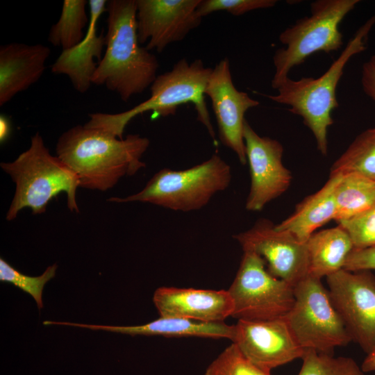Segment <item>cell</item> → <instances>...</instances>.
I'll use <instances>...</instances> for the list:
<instances>
[{
    "instance_id": "6da1fadb",
    "label": "cell",
    "mask_w": 375,
    "mask_h": 375,
    "mask_svg": "<svg viewBox=\"0 0 375 375\" xmlns=\"http://www.w3.org/2000/svg\"><path fill=\"white\" fill-rule=\"evenodd\" d=\"M149 144L139 134L121 139L103 129L76 125L60 135L56 153L76 174L79 187L104 192L146 167L142 158Z\"/></svg>"
},
{
    "instance_id": "7a4b0ae2",
    "label": "cell",
    "mask_w": 375,
    "mask_h": 375,
    "mask_svg": "<svg viewBox=\"0 0 375 375\" xmlns=\"http://www.w3.org/2000/svg\"><path fill=\"white\" fill-rule=\"evenodd\" d=\"M106 50L92 83L105 85L126 102L157 77L156 56L138 40L136 0H110L106 5Z\"/></svg>"
},
{
    "instance_id": "3957f363",
    "label": "cell",
    "mask_w": 375,
    "mask_h": 375,
    "mask_svg": "<svg viewBox=\"0 0 375 375\" xmlns=\"http://www.w3.org/2000/svg\"><path fill=\"white\" fill-rule=\"evenodd\" d=\"M212 69L206 67L201 59L189 62L182 58L170 71L157 76L150 86L151 96L148 99L122 112L90 114V119L84 126L103 129L122 139L126 126L135 117L147 111L160 117L174 115L180 106L190 103L194 106L197 120L215 140L204 93Z\"/></svg>"
},
{
    "instance_id": "277c9868",
    "label": "cell",
    "mask_w": 375,
    "mask_h": 375,
    "mask_svg": "<svg viewBox=\"0 0 375 375\" xmlns=\"http://www.w3.org/2000/svg\"><path fill=\"white\" fill-rule=\"evenodd\" d=\"M374 24L375 15L356 31L339 56L320 76L299 80L287 77L276 89L277 94L267 95L276 103L290 106V112L302 118L314 135L317 150L324 156L328 153V130L333 124L331 114L339 106L336 98L338 83L349 60L366 49L368 35Z\"/></svg>"
},
{
    "instance_id": "5b68a950",
    "label": "cell",
    "mask_w": 375,
    "mask_h": 375,
    "mask_svg": "<svg viewBox=\"0 0 375 375\" xmlns=\"http://www.w3.org/2000/svg\"><path fill=\"white\" fill-rule=\"evenodd\" d=\"M0 167L15 184L6 220L15 219L25 208H31L33 215L44 213L49 202L61 192L67 194L68 209L79 212L78 176L57 156L51 154L39 132L31 137L28 149L12 162H1Z\"/></svg>"
},
{
    "instance_id": "8992f818",
    "label": "cell",
    "mask_w": 375,
    "mask_h": 375,
    "mask_svg": "<svg viewBox=\"0 0 375 375\" xmlns=\"http://www.w3.org/2000/svg\"><path fill=\"white\" fill-rule=\"evenodd\" d=\"M230 165L218 154L192 167L156 172L144 188L126 197H110L115 203H149L174 211L190 212L206 206L218 192L230 185Z\"/></svg>"
},
{
    "instance_id": "52a82bcc",
    "label": "cell",
    "mask_w": 375,
    "mask_h": 375,
    "mask_svg": "<svg viewBox=\"0 0 375 375\" xmlns=\"http://www.w3.org/2000/svg\"><path fill=\"white\" fill-rule=\"evenodd\" d=\"M359 0H317L310 3V15L298 19L279 35L285 46L273 56L275 69L272 88L276 89L290 71L312 54L336 51L343 44L339 26Z\"/></svg>"
},
{
    "instance_id": "ba28073f",
    "label": "cell",
    "mask_w": 375,
    "mask_h": 375,
    "mask_svg": "<svg viewBox=\"0 0 375 375\" xmlns=\"http://www.w3.org/2000/svg\"><path fill=\"white\" fill-rule=\"evenodd\" d=\"M294 302L284 317L303 349L333 355L352 342L321 278L308 274L294 287Z\"/></svg>"
},
{
    "instance_id": "9c48e42d",
    "label": "cell",
    "mask_w": 375,
    "mask_h": 375,
    "mask_svg": "<svg viewBox=\"0 0 375 375\" xmlns=\"http://www.w3.org/2000/svg\"><path fill=\"white\" fill-rule=\"evenodd\" d=\"M264 259L244 251L235 277L227 290L233 299L231 317L238 320L284 318L294 302V287L272 275Z\"/></svg>"
},
{
    "instance_id": "30bf717a",
    "label": "cell",
    "mask_w": 375,
    "mask_h": 375,
    "mask_svg": "<svg viewBox=\"0 0 375 375\" xmlns=\"http://www.w3.org/2000/svg\"><path fill=\"white\" fill-rule=\"evenodd\" d=\"M333 305L351 339L369 353L375 347V276L344 269L327 277Z\"/></svg>"
},
{
    "instance_id": "8fae6325",
    "label": "cell",
    "mask_w": 375,
    "mask_h": 375,
    "mask_svg": "<svg viewBox=\"0 0 375 375\" xmlns=\"http://www.w3.org/2000/svg\"><path fill=\"white\" fill-rule=\"evenodd\" d=\"M233 238L243 251L261 256L272 275L293 287L309 274L306 244L290 232L276 228L268 219H258L251 228Z\"/></svg>"
},
{
    "instance_id": "7c38bea8",
    "label": "cell",
    "mask_w": 375,
    "mask_h": 375,
    "mask_svg": "<svg viewBox=\"0 0 375 375\" xmlns=\"http://www.w3.org/2000/svg\"><path fill=\"white\" fill-rule=\"evenodd\" d=\"M244 140L251 186L245 208L260 211L290 187L292 174L283 165V147L276 140L259 135L246 119Z\"/></svg>"
},
{
    "instance_id": "4fadbf2b",
    "label": "cell",
    "mask_w": 375,
    "mask_h": 375,
    "mask_svg": "<svg viewBox=\"0 0 375 375\" xmlns=\"http://www.w3.org/2000/svg\"><path fill=\"white\" fill-rule=\"evenodd\" d=\"M204 93L211 101L222 144L235 153L242 165H246L244 115L258 106L259 101L236 89L228 58L222 59L212 68Z\"/></svg>"
},
{
    "instance_id": "5bb4252c",
    "label": "cell",
    "mask_w": 375,
    "mask_h": 375,
    "mask_svg": "<svg viewBox=\"0 0 375 375\" xmlns=\"http://www.w3.org/2000/svg\"><path fill=\"white\" fill-rule=\"evenodd\" d=\"M231 340L248 360L267 372L301 358L305 352L285 318L238 320Z\"/></svg>"
},
{
    "instance_id": "9a60e30c",
    "label": "cell",
    "mask_w": 375,
    "mask_h": 375,
    "mask_svg": "<svg viewBox=\"0 0 375 375\" xmlns=\"http://www.w3.org/2000/svg\"><path fill=\"white\" fill-rule=\"evenodd\" d=\"M201 0H136L137 28L140 44L162 52L182 41L202 20L197 12Z\"/></svg>"
},
{
    "instance_id": "2e32d148",
    "label": "cell",
    "mask_w": 375,
    "mask_h": 375,
    "mask_svg": "<svg viewBox=\"0 0 375 375\" xmlns=\"http://www.w3.org/2000/svg\"><path fill=\"white\" fill-rule=\"evenodd\" d=\"M160 317L201 322H223L231 317L233 299L228 290L160 287L153 297Z\"/></svg>"
},
{
    "instance_id": "e0dca14e",
    "label": "cell",
    "mask_w": 375,
    "mask_h": 375,
    "mask_svg": "<svg viewBox=\"0 0 375 375\" xmlns=\"http://www.w3.org/2000/svg\"><path fill=\"white\" fill-rule=\"evenodd\" d=\"M108 1L90 0V19L88 31L82 41L75 47L62 50L51 65V72L64 74L70 79L74 89L80 92H87L92 84V76L103 57L106 46V35L97 34V24L101 15L106 11Z\"/></svg>"
},
{
    "instance_id": "ac0fdd59",
    "label": "cell",
    "mask_w": 375,
    "mask_h": 375,
    "mask_svg": "<svg viewBox=\"0 0 375 375\" xmlns=\"http://www.w3.org/2000/svg\"><path fill=\"white\" fill-rule=\"evenodd\" d=\"M50 53V49L41 44L11 42L1 46L0 106L41 78Z\"/></svg>"
},
{
    "instance_id": "d6986e66",
    "label": "cell",
    "mask_w": 375,
    "mask_h": 375,
    "mask_svg": "<svg viewBox=\"0 0 375 375\" xmlns=\"http://www.w3.org/2000/svg\"><path fill=\"white\" fill-rule=\"evenodd\" d=\"M57 325L72 326L103 330L114 333L128 334L132 336L162 335L165 337H198L212 339L226 338L231 340L234 325L223 322H201L174 317H160L147 324L138 326H107L85 324L66 322H56Z\"/></svg>"
},
{
    "instance_id": "ffe728a7",
    "label": "cell",
    "mask_w": 375,
    "mask_h": 375,
    "mask_svg": "<svg viewBox=\"0 0 375 375\" xmlns=\"http://www.w3.org/2000/svg\"><path fill=\"white\" fill-rule=\"evenodd\" d=\"M341 176L330 175L320 190L306 197L296 206L291 215L275 225L276 228L290 232L306 243L318 228L334 220L336 212L335 190Z\"/></svg>"
},
{
    "instance_id": "44dd1931",
    "label": "cell",
    "mask_w": 375,
    "mask_h": 375,
    "mask_svg": "<svg viewBox=\"0 0 375 375\" xmlns=\"http://www.w3.org/2000/svg\"><path fill=\"white\" fill-rule=\"evenodd\" d=\"M306 244L309 274L321 279L342 269L354 248L349 233L339 224L314 233Z\"/></svg>"
},
{
    "instance_id": "7402d4cb",
    "label": "cell",
    "mask_w": 375,
    "mask_h": 375,
    "mask_svg": "<svg viewBox=\"0 0 375 375\" xmlns=\"http://www.w3.org/2000/svg\"><path fill=\"white\" fill-rule=\"evenodd\" d=\"M335 202L338 224L360 215L375 202V181L356 173L342 174L335 190Z\"/></svg>"
},
{
    "instance_id": "603a6c76",
    "label": "cell",
    "mask_w": 375,
    "mask_h": 375,
    "mask_svg": "<svg viewBox=\"0 0 375 375\" xmlns=\"http://www.w3.org/2000/svg\"><path fill=\"white\" fill-rule=\"evenodd\" d=\"M356 173L375 181V127L358 135L331 168V174Z\"/></svg>"
},
{
    "instance_id": "cb8c5ba5",
    "label": "cell",
    "mask_w": 375,
    "mask_h": 375,
    "mask_svg": "<svg viewBox=\"0 0 375 375\" xmlns=\"http://www.w3.org/2000/svg\"><path fill=\"white\" fill-rule=\"evenodd\" d=\"M85 0H65L58 22L49 31L48 40L62 50L69 49L84 38L83 29L89 23Z\"/></svg>"
},
{
    "instance_id": "d4e9b609",
    "label": "cell",
    "mask_w": 375,
    "mask_h": 375,
    "mask_svg": "<svg viewBox=\"0 0 375 375\" xmlns=\"http://www.w3.org/2000/svg\"><path fill=\"white\" fill-rule=\"evenodd\" d=\"M298 375H365L356 362L349 357H333V355L306 350Z\"/></svg>"
},
{
    "instance_id": "484cf974",
    "label": "cell",
    "mask_w": 375,
    "mask_h": 375,
    "mask_svg": "<svg viewBox=\"0 0 375 375\" xmlns=\"http://www.w3.org/2000/svg\"><path fill=\"white\" fill-rule=\"evenodd\" d=\"M58 266L53 264L49 266L44 273L38 276L25 275L3 258H0V281L14 285L30 294L35 301L39 310L43 308L42 291L44 285L56 275Z\"/></svg>"
},
{
    "instance_id": "4316f807",
    "label": "cell",
    "mask_w": 375,
    "mask_h": 375,
    "mask_svg": "<svg viewBox=\"0 0 375 375\" xmlns=\"http://www.w3.org/2000/svg\"><path fill=\"white\" fill-rule=\"evenodd\" d=\"M205 375H271L248 360L231 344L208 365Z\"/></svg>"
},
{
    "instance_id": "83f0119b",
    "label": "cell",
    "mask_w": 375,
    "mask_h": 375,
    "mask_svg": "<svg viewBox=\"0 0 375 375\" xmlns=\"http://www.w3.org/2000/svg\"><path fill=\"white\" fill-rule=\"evenodd\" d=\"M338 224L349 233L354 248L375 246V202L360 215Z\"/></svg>"
},
{
    "instance_id": "f1b7e54d",
    "label": "cell",
    "mask_w": 375,
    "mask_h": 375,
    "mask_svg": "<svg viewBox=\"0 0 375 375\" xmlns=\"http://www.w3.org/2000/svg\"><path fill=\"white\" fill-rule=\"evenodd\" d=\"M276 0H201L197 12L203 17L217 11L240 16L249 11L274 7Z\"/></svg>"
},
{
    "instance_id": "f546056e",
    "label": "cell",
    "mask_w": 375,
    "mask_h": 375,
    "mask_svg": "<svg viewBox=\"0 0 375 375\" xmlns=\"http://www.w3.org/2000/svg\"><path fill=\"white\" fill-rule=\"evenodd\" d=\"M343 269L350 272L375 270V246L353 248L347 256Z\"/></svg>"
},
{
    "instance_id": "4dcf8cb0",
    "label": "cell",
    "mask_w": 375,
    "mask_h": 375,
    "mask_svg": "<svg viewBox=\"0 0 375 375\" xmlns=\"http://www.w3.org/2000/svg\"><path fill=\"white\" fill-rule=\"evenodd\" d=\"M361 84L364 92L375 102V55L362 65Z\"/></svg>"
},
{
    "instance_id": "1f68e13d",
    "label": "cell",
    "mask_w": 375,
    "mask_h": 375,
    "mask_svg": "<svg viewBox=\"0 0 375 375\" xmlns=\"http://www.w3.org/2000/svg\"><path fill=\"white\" fill-rule=\"evenodd\" d=\"M361 369L364 372H375V347L367 353L362 364Z\"/></svg>"
},
{
    "instance_id": "d6a6232c",
    "label": "cell",
    "mask_w": 375,
    "mask_h": 375,
    "mask_svg": "<svg viewBox=\"0 0 375 375\" xmlns=\"http://www.w3.org/2000/svg\"><path fill=\"white\" fill-rule=\"evenodd\" d=\"M9 131L10 126L8 122L4 117H1L0 120V138L1 142L8 137Z\"/></svg>"
}]
</instances>
